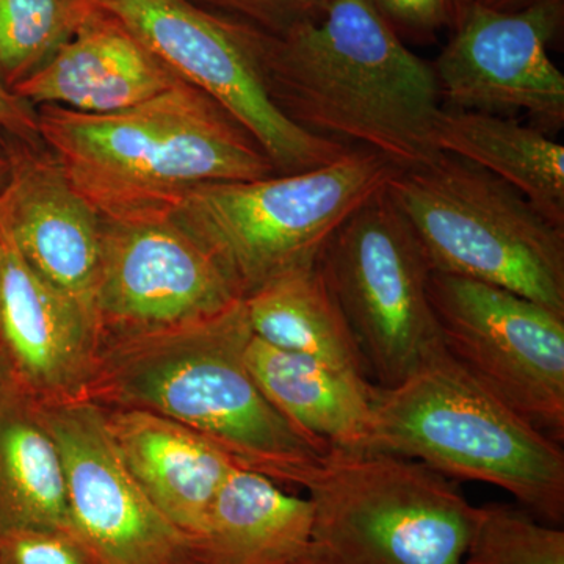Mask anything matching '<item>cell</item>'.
Returning <instances> with one entry per match:
<instances>
[{
  "label": "cell",
  "mask_w": 564,
  "mask_h": 564,
  "mask_svg": "<svg viewBox=\"0 0 564 564\" xmlns=\"http://www.w3.org/2000/svg\"><path fill=\"white\" fill-rule=\"evenodd\" d=\"M3 248L0 356L11 380L36 404L87 399L99 350L91 314L33 272L6 237Z\"/></svg>",
  "instance_id": "obj_14"
},
{
  "label": "cell",
  "mask_w": 564,
  "mask_h": 564,
  "mask_svg": "<svg viewBox=\"0 0 564 564\" xmlns=\"http://www.w3.org/2000/svg\"><path fill=\"white\" fill-rule=\"evenodd\" d=\"M448 355L500 402L564 440V315L507 289L432 272Z\"/></svg>",
  "instance_id": "obj_10"
},
{
  "label": "cell",
  "mask_w": 564,
  "mask_h": 564,
  "mask_svg": "<svg viewBox=\"0 0 564 564\" xmlns=\"http://www.w3.org/2000/svg\"><path fill=\"white\" fill-rule=\"evenodd\" d=\"M397 33L432 36L455 24L466 9V0H372Z\"/></svg>",
  "instance_id": "obj_27"
},
{
  "label": "cell",
  "mask_w": 564,
  "mask_h": 564,
  "mask_svg": "<svg viewBox=\"0 0 564 564\" xmlns=\"http://www.w3.org/2000/svg\"><path fill=\"white\" fill-rule=\"evenodd\" d=\"M314 507L276 481L236 467L198 538L202 564H295L310 541Z\"/></svg>",
  "instance_id": "obj_19"
},
{
  "label": "cell",
  "mask_w": 564,
  "mask_h": 564,
  "mask_svg": "<svg viewBox=\"0 0 564 564\" xmlns=\"http://www.w3.org/2000/svg\"><path fill=\"white\" fill-rule=\"evenodd\" d=\"M61 448L70 529L96 564H202L198 540L161 513L122 463L99 404H39Z\"/></svg>",
  "instance_id": "obj_13"
},
{
  "label": "cell",
  "mask_w": 564,
  "mask_h": 564,
  "mask_svg": "<svg viewBox=\"0 0 564 564\" xmlns=\"http://www.w3.org/2000/svg\"><path fill=\"white\" fill-rule=\"evenodd\" d=\"M243 300L214 317L99 345L87 400L135 408L188 426L243 469L306 484L329 454L267 399L245 359Z\"/></svg>",
  "instance_id": "obj_2"
},
{
  "label": "cell",
  "mask_w": 564,
  "mask_h": 564,
  "mask_svg": "<svg viewBox=\"0 0 564 564\" xmlns=\"http://www.w3.org/2000/svg\"><path fill=\"white\" fill-rule=\"evenodd\" d=\"M469 2L480 3V6L492 10L511 11L522 9V7L529 6L534 0H469Z\"/></svg>",
  "instance_id": "obj_29"
},
{
  "label": "cell",
  "mask_w": 564,
  "mask_h": 564,
  "mask_svg": "<svg viewBox=\"0 0 564 564\" xmlns=\"http://www.w3.org/2000/svg\"><path fill=\"white\" fill-rule=\"evenodd\" d=\"M9 163V176L0 187V232L33 272L93 317L101 215L74 188L54 155L22 151Z\"/></svg>",
  "instance_id": "obj_15"
},
{
  "label": "cell",
  "mask_w": 564,
  "mask_h": 564,
  "mask_svg": "<svg viewBox=\"0 0 564 564\" xmlns=\"http://www.w3.org/2000/svg\"><path fill=\"white\" fill-rule=\"evenodd\" d=\"M563 22L564 0L511 11L470 3L432 63L441 99L451 109L521 111L544 132L563 128L564 76L547 52Z\"/></svg>",
  "instance_id": "obj_12"
},
{
  "label": "cell",
  "mask_w": 564,
  "mask_h": 564,
  "mask_svg": "<svg viewBox=\"0 0 564 564\" xmlns=\"http://www.w3.org/2000/svg\"><path fill=\"white\" fill-rule=\"evenodd\" d=\"M3 254H6V248H3V237L0 232V274H2Z\"/></svg>",
  "instance_id": "obj_32"
},
{
  "label": "cell",
  "mask_w": 564,
  "mask_h": 564,
  "mask_svg": "<svg viewBox=\"0 0 564 564\" xmlns=\"http://www.w3.org/2000/svg\"><path fill=\"white\" fill-rule=\"evenodd\" d=\"M466 3H467V7H469V6H470V2H469V0H466Z\"/></svg>",
  "instance_id": "obj_33"
},
{
  "label": "cell",
  "mask_w": 564,
  "mask_h": 564,
  "mask_svg": "<svg viewBox=\"0 0 564 564\" xmlns=\"http://www.w3.org/2000/svg\"><path fill=\"white\" fill-rule=\"evenodd\" d=\"M321 267L377 386L402 383L447 352L430 300L432 267L384 187L334 232Z\"/></svg>",
  "instance_id": "obj_8"
},
{
  "label": "cell",
  "mask_w": 564,
  "mask_h": 564,
  "mask_svg": "<svg viewBox=\"0 0 564 564\" xmlns=\"http://www.w3.org/2000/svg\"><path fill=\"white\" fill-rule=\"evenodd\" d=\"M182 82L99 6L76 36L13 91L29 104L107 115L140 106Z\"/></svg>",
  "instance_id": "obj_16"
},
{
  "label": "cell",
  "mask_w": 564,
  "mask_h": 564,
  "mask_svg": "<svg viewBox=\"0 0 564 564\" xmlns=\"http://www.w3.org/2000/svg\"><path fill=\"white\" fill-rule=\"evenodd\" d=\"M256 39L270 98L304 131L361 143L395 169L440 154L432 63L408 50L372 0H332L317 20L284 35L258 29Z\"/></svg>",
  "instance_id": "obj_1"
},
{
  "label": "cell",
  "mask_w": 564,
  "mask_h": 564,
  "mask_svg": "<svg viewBox=\"0 0 564 564\" xmlns=\"http://www.w3.org/2000/svg\"><path fill=\"white\" fill-rule=\"evenodd\" d=\"M366 452L510 492L540 521H564L562 445L470 377L448 352L392 388L375 384Z\"/></svg>",
  "instance_id": "obj_4"
},
{
  "label": "cell",
  "mask_w": 564,
  "mask_h": 564,
  "mask_svg": "<svg viewBox=\"0 0 564 564\" xmlns=\"http://www.w3.org/2000/svg\"><path fill=\"white\" fill-rule=\"evenodd\" d=\"M384 191L433 272L497 285L564 315V229L510 184L440 152L393 170Z\"/></svg>",
  "instance_id": "obj_6"
},
{
  "label": "cell",
  "mask_w": 564,
  "mask_h": 564,
  "mask_svg": "<svg viewBox=\"0 0 564 564\" xmlns=\"http://www.w3.org/2000/svg\"><path fill=\"white\" fill-rule=\"evenodd\" d=\"M466 564H564V532L511 505H484Z\"/></svg>",
  "instance_id": "obj_24"
},
{
  "label": "cell",
  "mask_w": 564,
  "mask_h": 564,
  "mask_svg": "<svg viewBox=\"0 0 564 564\" xmlns=\"http://www.w3.org/2000/svg\"><path fill=\"white\" fill-rule=\"evenodd\" d=\"M243 304L252 336L369 380V366L321 261L282 274L243 299Z\"/></svg>",
  "instance_id": "obj_21"
},
{
  "label": "cell",
  "mask_w": 564,
  "mask_h": 564,
  "mask_svg": "<svg viewBox=\"0 0 564 564\" xmlns=\"http://www.w3.org/2000/svg\"><path fill=\"white\" fill-rule=\"evenodd\" d=\"M393 170L377 152L348 150L307 172L199 185L172 217L247 299L282 274L321 261L334 232L384 187Z\"/></svg>",
  "instance_id": "obj_5"
},
{
  "label": "cell",
  "mask_w": 564,
  "mask_h": 564,
  "mask_svg": "<svg viewBox=\"0 0 564 564\" xmlns=\"http://www.w3.org/2000/svg\"><path fill=\"white\" fill-rule=\"evenodd\" d=\"M248 369L269 402L326 451L366 452L375 384L251 336Z\"/></svg>",
  "instance_id": "obj_18"
},
{
  "label": "cell",
  "mask_w": 564,
  "mask_h": 564,
  "mask_svg": "<svg viewBox=\"0 0 564 564\" xmlns=\"http://www.w3.org/2000/svg\"><path fill=\"white\" fill-rule=\"evenodd\" d=\"M0 564H96L73 530H14L0 534Z\"/></svg>",
  "instance_id": "obj_26"
},
{
  "label": "cell",
  "mask_w": 564,
  "mask_h": 564,
  "mask_svg": "<svg viewBox=\"0 0 564 564\" xmlns=\"http://www.w3.org/2000/svg\"><path fill=\"white\" fill-rule=\"evenodd\" d=\"M70 529L61 448L40 406L20 391L0 404V534Z\"/></svg>",
  "instance_id": "obj_22"
},
{
  "label": "cell",
  "mask_w": 564,
  "mask_h": 564,
  "mask_svg": "<svg viewBox=\"0 0 564 564\" xmlns=\"http://www.w3.org/2000/svg\"><path fill=\"white\" fill-rule=\"evenodd\" d=\"M303 488L314 519L295 564H466L478 507L414 459L332 451Z\"/></svg>",
  "instance_id": "obj_7"
},
{
  "label": "cell",
  "mask_w": 564,
  "mask_h": 564,
  "mask_svg": "<svg viewBox=\"0 0 564 564\" xmlns=\"http://www.w3.org/2000/svg\"><path fill=\"white\" fill-rule=\"evenodd\" d=\"M0 129L18 139L35 143L40 139L39 113L0 80Z\"/></svg>",
  "instance_id": "obj_28"
},
{
  "label": "cell",
  "mask_w": 564,
  "mask_h": 564,
  "mask_svg": "<svg viewBox=\"0 0 564 564\" xmlns=\"http://www.w3.org/2000/svg\"><path fill=\"white\" fill-rule=\"evenodd\" d=\"M9 170H10V163L7 161H3V159L0 158V187H2L3 182L7 181V176H9Z\"/></svg>",
  "instance_id": "obj_31"
},
{
  "label": "cell",
  "mask_w": 564,
  "mask_h": 564,
  "mask_svg": "<svg viewBox=\"0 0 564 564\" xmlns=\"http://www.w3.org/2000/svg\"><path fill=\"white\" fill-rule=\"evenodd\" d=\"M204 9L247 22L270 35H284L292 29L321 18L332 0H192Z\"/></svg>",
  "instance_id": "obj_25"
},
{
  "label": "cell",
  "mask_w": 564,
  "mask_h": 564,
  "mask_svg": "<svg viewBox=\"0 0 564 564\" xmlns=\"http://www.w3.org/2000/svg\"><path fill=\"white\" fill-rule=\"evenodd\" d=\"M243 300L173 217L104 220L93 296L99 345L214 317Z\"/></svg>",
  "instance_id": "obj_11"
},
{
  "label": "cell",
  "mask_w": 564,
  "mask_h": 564,
  "mask_svg": "<svg viewBox=\"0 0 564 564\" xmlns=\"http://www.w3.org/2000/svg\"><path fill=\"white\" fill-rule=\"evenodd\" d=\"M433 143L507 182L564 229V147L547 132L502 115L441 107Z\"/></svg>",
  "instance_id": "obj_20"
},
{
  "label": "cell",
  "mask_w": 564,
  "mask_h": 564,
  "mask_svg": "<svg viewBox=\"0 0 564 564\" xmlns=\"http://www.w3.org/2000/svg\"><path fill=\"white\" fill-rule=\"evenodd\" d=\"M102 410L107 432L133 480L172 524L198 540L215 497L239 464L165 415L135 408Z\"/></svg>",
  "instance_id": "obj_17"
},
{
  "label": "cell",
  "mask_w": 564,
  "mask_h": 564,
  "mask_svg": "<svg viewBox=\"0 0 564 564\" xmlns=\"http://www.w3.org/2000/svg\"><path fill=\"white\" fill-rule=\"evenodd\" d=\"M39 129L70 184L106 221L172 217L199 185L278 174L250 133L185 82L115 113L43 107Z\"/></svg>",
  "instance_id": "obj_3"
},
{
  "label": "cell",
  "mask_w": 564,
  "mask_h": 564,
  "mask_svg": "<svg viewBox=\"0 0 564 564\" xmlns=\"http://www.w3.org/2000/svg\"><path fill=\"white\" fill-rule=\"evenodd\" d=\"M14 392H18L17 386L11 380L6 362H3L2 356H0V404L6 402Z\"/></svg>",
  "instance_id": "obj_30"
},
{
  "label": "cell",
  "mask_w": 564,
  "mask_h": 564,
  "mask_svg": "<svg viewBox=\"0 0 564 564\" xmlns=\"http://www.w3.org/2000/svg\"><path fill=\"white\" fill-rule=\"evenodd\" d=\"M185 84L239 122L278 174L307 172L343 158L339 141L304 131L270 98L258 29L192 0H98Z\"/></svg>",
  "instance_id": "obj_9"
},
{
  "label": "cell",
  "mask_w": 564,
  "mask_h": 564,
  "mask_svg": "<svg viewBox=\"0 0 564 564\" xmlns=\"http://www.w3.org/2000/svg\"><path fill=\"white\" fill-rule=\"evenodd\" d=\"M98 10V0H0V80L13 90L39 73Z\"/></svg>",
  "instance_id": "obj_23"
}]
</instances>
